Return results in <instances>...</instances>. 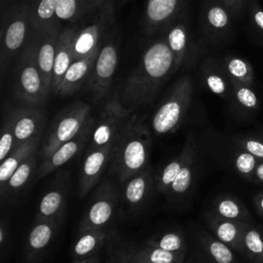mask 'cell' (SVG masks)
<instances>
[{
	"label": "cell",
	"mask_w": 263,
	"mask_h": 263,
	"mask_svg": "<svg viewBox=\"0 0 263 263\" xmlns=\"http://www.w3.org/2000/svg\"><path fill=\"white\" fill-rule=\"evenodd\" d=\"M175 72L173 53L159 35L145 47L138 65L117 88L121 104L133 112L150 105Z\"/></svg>",
	"instance_id": "cell-1"
},
{
	"label": "cell",
	"mask_w": 263,
	"mask_h": 263,
	"mask_svg": "<svg viewBox=\"0 0 263 263\" xmlns=\"http://www.w3.org/2000/svg\"><path fill=\"white\" fill-rule=\"evenodd\" d=\"M151 137L144 116L133 112L112 147L109 168L120 184L149 166Z\"/></svg>",
	"instance_id": "cell-2"
},
{
	"label": "cell",
	"mask_w": 263,
	"mask_h": 263,
	"mask_svg": "<svg viewBox=\"0 0 263 263\" xmlns=\"http://www.w3.org/2000/svg\"><path fill=\"white\" fill-rule=\"evenodd\" d=\"M192 95L193 82L189 75L175 81L151 118V128L155 135L165 136L179 128L190 107Z\"/></svg>",
	"instance_id": "cell-3"
},
{
	"label": "cell",
	"mask_w": 263,
	"mask_h": 263,
	"mask_svg": "<svg viewBox=\"0 0 263 263\" xmlns=\"http://www.w3.org/2000/svg\"><path fill=\"white\" fill-rule=\"evenodd\" d=\"M12 93L17 101L33 106H42L49 96L37 65L30 37L21 50L12 71Z\"/></svg>",
	"instance_id": "cell-4"
},
{
	"label": "cell",
	"mask_w": 263,
	"mask_h": 263,
	"mask_svg": "<svg viewBox=\"0 0 263 263\" xmlns=\"http://www.w3.org/2000/svg\"><path fill=\"white\" fill-rule=\"evenodd\" d=\"M31 34L30 2L23 0L12 5L3 14L0 39V70L4 77L5 70L15 54L23 50Z\"/></svg>",
	"instance_id": "cell-5"
},
{
	"label": "cell",
	"mask_w": 263,
	"mask_h": 263,
	"mask_svg": "<svg viewBox=\"0 0 263 263\" xmlns=\"http://www.w3.org/2000/svg\"><path fill=\"white\" fill-rule=\"evenodd\" d=\"M93 119L90 105L84 102H75L64 108L55 116L39 152L42 160L61 145L77 137Z\"/></svg>",
	"instance_id": "cell-6"
},
{
	"label": "cell",
	"mask_w": 263,
	"mask_h": 263,
	"mask_svg": "<svg viewBox=\"0 0 263 263\" xmlns=\"http://www.w3.org/2000/svg\"><path fill=\"white\" fill-rule=\"evenodd\" d=\"M81 21V26L75 27L73 38L74 59L84 58L101 48L105 36L115 25L113 0H108L99 9L87 14Z\"/></svg>",
	"instance_id": "cell-7"
},
{
	"label": "cell",
	"mask_w": 263,
	"mask_h": 263,
	"mask_svg": "<svg viewBox=\"0 0 263 263\" xmlns=\"http://www.w3.org/2000/svg\"><path fill=\"white\" fill-rule=\"evenodd\" d=\"M118 49V31L114 25L105 36L86 83L93 102H100L110 91L112 80L117 68Z\"/></svg>",
	"instance_id": "cell-8"
},
{
	"label": "cell",
	"mask_w": 263,
	"mask_h": 263,
	"mask_svg": "<svg viewBox=\"0 0 263 263\" xmlns=\"http://www.w3.org/2000/svg\"><path fill=\"white\" fill-rule=\"evenodd\" d=\"M161 35L173 53L176 71L183 67H190L203 50L202 43L195 38L191 30L188 10L174 20Z\"/></svg>",
	"instance_id": "cell-9"
},
{
	"label": "cell",
	"mask_w": 263,
	"mask_h": 263,
	"mask_svg": "<svg viewBox=\"0 0 263 263\" xmlns=\"http://www.w3.org/2000/svg\"><path fill=\"white\" fill-rule=\"evenodd\" d=\"M132 113V110L126 109L121 104L117 89L112 92L99 117L95 120L88 147L97 148L113 145Z\"/></svg>",
	"instance_id": "cell-10"
},
{
	"label": "cell",
	"mask_w": 263,
	"mask_h": 263,
	"mask_svg": "<svg viewBox=\"0 0 263 263\" xmlns=\"http://www.w3.org/2000/svg\"><path fill=\"white\" fill-rule=\"evenodd\" d=\"M120 199V192L115 184L104 181L96 191L92 202L81 220L79 230L107 229L115 217Z\"/></svg>",
	"instance_id": "cell-11"
},
{
	"label": "cell",
	"mask_w": 263,
	"mask_h": 263,
	"mask_svg": "<svg viewBox=\"0 0 263 263\" xmlns=\"http://www.w3.org/2000/svg\"><path fill=\"white\" fill-rule=\"evenodd\" d=\"M186 10L188 0H147L142 20L145 35H161L164 29Z\"/></svg>",
	"instance_id": "cell-12"
},
{
	"label": "cell",
	"mask_w": 263,
	"mask_h": 263,
	"mask_svg": "<svg viewBox=\"0 0 263 263\" xmlns=\"http://www.w3.org/2000/svg\"><path fill=\"white\" fill-rule=\"evenodd\" d=\"M60 34L61 30L59 25L41 32H31L30 34V40L35 50L37 65L48 93L51 92L52 70Z\"/></svg>",
	"instance_id": "cell-13"
},
{
	"label": "cell",
	"mask_w": 263,
	"mask_h": 263,
	"mask_svg": "<svg viewBox=\"0 0 263 263\" xmlns=\"http://www.w3.org/2000/svg\"><path fill=\"white\" fill-rule=\"evenodd\" d=\"M233 15L223 4L216 0H206L201 8L200 26L204 37L211 42L226 39L233 27Z\"/></svg>",
	"instance_id": "cell-14"
},
{
	"label": "cell",
	"mask_w": 263,
	"mask_h": 263,
	"mask_svg": "<svg viewBox=\"0 0 263 263\" xmlns=\"http://www.w3.org/2000/svg\"><path fill=\"white\" fill-rule=\"evenodd\" d=\"M40 107L25 104L8 113L7 118L14 134V147L39 136L45 122V113Z\"/></svg>",
	"instance_id": "cell-15"
},
{
	"label": "cell",
	"mask_w": 263,
	"mask_h": 263,
	"mask_svg": "<svg viewBox=\"0 0 263 263\" xmlns=\"http://www.w3.org/2000/svg\"><path fill=\"white\" fill-rule=\"evenodd\" d=\"M113 145L90 148L83 158L79 174L78 194L85 196L99 182L101 176L110 164Z\"/></svg>",
	"instance_id": "cell-16"
},
{
	"label": "cell",
	"mask_w": 263,
	"mask_h": 263,
	"mask_svg": "<svg viewBox=\"0 0 263 263\" xmlns=\"http://www.w3.org/2000/svg\"><path fill=\"white\" fill-rule=\"evenodd\" d=\"M95 120L96 118L77 137L64 143L49 156L43 159L42 163L38 168L37 177H45L52 171L61 167L73 157H75L83 149L85 144L90 141Z\"/></svg>",
	"instance_id": "cell-17"
},
{
	"label": "cell",
	"mask_w": 263,
	"mask_h": 263,
	"mask_svg": "<svg viewBox=\"0 0 263 263\" xmlns=\"http://www.w3.org/2000/svg\"><path fill=\"white\" fill-rule=\"evenodd\" d=\"M122 185L121 199L130 210H139L147 203L155 187L154 174L150 166L127 179Z\"/></svg>",
	"instance_id": "cell-18"
},
{
	"label": "cell",
	"mask_w": 263,
	"mask_h": 263,
	"mask_svg": "<svg viewBox=\"0 0 263 263\" xmlns=\"http://www.w3.org/2000/svg\"><path fill=\"white\" fill-rule=\"evenodd\" d=\"M57 227V221H37L27 237L25 246L26 263H37L43 257L53 239Z\"/></svg>",
	"instance_id": "cell-19"
},
{
	"label": "cell",
	"mask_w": 263,
	"mask_h": 263,
	"mask_svg": "<svg viewBox=\"0 0 263 263\" xmlns=\"http://www.w3.org/2000/svg\"><path fill=\"white\" fill-rule=\"evenodd\" d=\"M99 51L100 49L84 58L74 59L62 79L57 96L67 97L74 95L82 86L86 85Z\"/></svg>",
	"instance_id": "cell-20"
},
{
	"label": "cell",
	"mask_w": 263,
	"mask_h": 263,
	"mask_svg": "<svg viewBox=\"0 0 263 263\" xmlns=\"http://www.w3.org/2000/svg\"><path fill=\"white\" fill-rule=\"evenodd\" d=\"M125 263H183L184 254L164 251L149 245L125 246L116 249Z\"/></svg>",
	"instance_id": "cell-21"
},
{
	"label": "cell",
	"mask_w": 263,
	"mask_h": 263,
	"mask_svg": "<svg viewBox=\"0 0 263 263\" xmlns=\"http://www.w3.org/2000/svg\"><path fill=\"white\" fill-rule=\"evenodd\" d=\"M200 75L202 83L211 92L224 99L231 98L232 83L225 72L222 60L206 58L201 64Z\"/></svg>",
	"instance_id": "cell-22"
},
{
	"label": "cell",
	"mask_w": 263,
	"mask_h": 263,
	"mask_svg": "<svg viewBox=\"0 0 263 263\" xmlns=\"http://www.w3.org/2000/svg\"><path fill=\"white\" fill-rule=\"evenodd\" d=\"M75 34V26H69L61 31L59 37V44L54 58L53 70H52V81H51V92L58 95L62 79L74 61L73 55V38Z\"/></svg>",
	"instance_id": "cell-23"
},
{
	"label": "cell",
	"mask_w": 263,
	"mask_h": 263,
	"mask_svg": "<svg viewBox=\"0 0 263 263\" xmlns=\"http://www.w3.org/2000/svg\"><path fill=\"white\" fill-rule=\"evenodd\" d=\"M194 153H195L194 141H193V138L188 135L182 151L173 159H171L167 163H165L157 172V174L154 175L155 188L159 193L167 194L175 178L177 177V175L179 174L183 165Z\"/></svg>",
	"instance_id": "cell-24"
},
{
	"label": "cell",
	"mask_w": 263,
	"mask_h": 263,
	"mask_svg": "<svg viewBox=\"0 0 263 263\" xmlns=\"http://www.w3.org/2000/svg\"><path fill=\"white\" fill-rule=\"evenodd\" d=\"M66 185L58 183L52 186L40 199L37 221H59L63 216L66 205Z\"/></svg>",
	"instance_id": "cell-25"
},
{
	"label": "cell",
	"mask_w": 263,
	"mask_h": 263,
	"mask_svg": "<svg viewBox=\"0 0 263 263\" xmlns=\"http://www.w3.org/2000/svg\"><path fill=\"white\" fill-rule=\"evenodd\" d=\"M40 142V137L32 138L21 145L15 146L12 151L9 153V155L1 161L0 165V185L1 190L5 187L6 183L12 176V174L15 172V170L18 167V165L28 158L31 154L37 152V148Z\"/></svg>",
	"instance_id": "cell-26"
},
{
	"label": "cell",
	"mask_w": 263,
	"mask_h": 263,
	"mask_svg": "<svg viewBox=\"0 0 263 263\" xmlns=\"http://www.w3.org/2000/svg\"><path fill=\"white\" fill-rule=\"evenodd\" d=\"M31 32H41L59 25L55 10L58 0H29Z\"/></svg>",
	"instance_id": "cell-27"
},
{
	"label": "cell",
	"mask_w": 263,
	"mask_h": 263,
	"mask_svg": "<svg viewBox=\"0 0 263 263\" xmlns=\"http://www.w3.org/2000/svg\"><path fill=\"white\" fill-rule=\"evenodd\" d=\"M108 235V229L106 228L79 230L78 238L72 250L74 257L81 259L96 255L105 243Z\"/></svg>",
	"instance_id": "cell-28"
},
{
	"label": "cell",
	"mask_w": 263,
	"mask_h": 263,
	"mask_svg": "<svg viewBox=\"0 0 263 263\" xmlns=\"http://www.w3.org/2000/svg\"><path fill=\"white\" fill-rule=\"evenodd\" d=\"M225 72L231 83L252 86L255 80V73L252 64L238 55L226 54L222 59Z\"/></svg>",
	"instance_id": "cell-29"
},
{
	"label": "cell",
	"mask_w": 263,
	"mask_h": 263,
	"mask_svg": "<svg viewBox=\"0 0 263 263\" xmlns=\"http://www.w3.org/2000/svg\"><path fill=\"white\" fill-rule=\"evenodd\" d=\"M91 13L89 0H58L55 15L58 22L75 25Z\"/></svg>",
	"instance_id": "cell-30"
},
{
	"label": "cell",
	"mask_w": 263,
	"mask_h": 263,
	"mask_svg": "<svg viewBox=\"0 0 263 263\" xmlns=\"http://www.w3.org/2000/svg\"><path fill=\"white\" fill-rule=\"evenodd\" d=\"M36 153L37 152L31 154L18 165V167L15 170V172L12 174V176L6 183L5 187L1 190L2 196L6 194L8 195V193H15L27 184V182L30 180L33 172L36 168Z\"/></svg>",
	"instance_id": "cell-31"
},
{
	"label": "cell",
	"mask_w": 263,
	"mask_h": 263,
	"mask_svg": "<svg viewBox=\"0 0 263 263\" xmlns=\"http://www.w3.org/2000/svg\"><path fill=\"white\" fill-rule=\"evenodd\" d=\"M146 245L173 252L178 254H186L187 245L185 238L181 232L178 231H166L159 234H155L150 237L146 242Z\"/></svg>",
	"instance_id": "cell-32"
},
{
	"label": "cell",
	"mask_w": 263,
	"mask_h": 263,
	"mask_svg": "<svg viewBox=\"0 0 263 263\" xmlns=\"http://www.w3.org/2000/svg\"><path fill=\"white\" fill-rule=\"evenodd\" d=\"M195 156V153L192 154L187 162L183 165V167L175 178L166 195L172 198H180L189 191L194 178Z\"/></svg>",
	"instance_id": "cell-33"
},
{
	"label": "cell",
	"mask_w": 263,
	"mask_h": 263,
	"mask_svg": "<svg viewBox=\"0 0 263 263\" xmlns=\"http://www.w3.org/2000/svg\"><path fill=\"white\" fill-rule=\"evenodd\" d=\"M203 251L215 263H233L234 256L229 246L219 240L217 237L202 235L200 239Z\"/></svg>",
	"instance_id": "cell-34"
},
{
	"label": "cell",
	"mask_w": 263,
	"mask_h": 263,
	"mask_svg": "<svg viewBox=\"0 0 263 263\" xmlns=\"http://www.w3.org/2000/svg\"><path fill=\"white\" fill-rule=\"evenodd\" d=\"M211 228L215 236L228 246L235 247L239 242L240 231L238 225L233 220L228 219H213L210 222Z\"/></svg>",
	"instance_id": "cell-35"
},
{
	"label": "cell",
	"mask_w": 263,
	"mask_h": 263,
	"mask_svg": "<svg viewBox=\"0 0 263 263\" xmlns=\"http://www.w3.org/2000/svg\"><path fill=\"white\" fill-rule=\"evenodd\" d=\"M231 98L238 107L248 111L256 110L259 105L258 97L250 85L232 83Z\"/></svg>",
	"instance_id": "cell-36"
},
{
	"label": "cell",
	"mask_w": 263,
	"mask_h": 263,
	"mask_svg": "<svg viewBox=\"0 0 263 263\" xmlns=\"http://www.w3.org/2000/svg\"><path fill=\"white\" fill-rule=\"evenodd\" d=\"M215 212L220 218L228 220H237L241 216L239 203L230 197H221L215 203Z\"/></svg>",
	"instance_id": "cell-37"
},
{
	"label": "cell",
	"mask_w": 263,
	"mask_h": 263,
	"mask_svg": "<svg viewBox=\"0 0 263 263\" xmlns=\"http://www.w3.org/2000/svg\"><path fill=\"white\" fill-rule=\"evenodd\" d=\"M247 13L252 29L263 40V7L259 0H248Z\"/></svg>",
	"instance_id": "cell-38"
},
{
	"label": "cell",
	"mask_w": 263,
	"mask_h": 263,
	"mask_svg": "<svg viewBox=\"0 0 263 263\" xmlns=\"http://www.w3.org/2000/svg\"><path fill=\"white\" fill-rule=\"evenodd\" d=\"M14 134L12 124L8 118H6L3 126V133L0 140V160L3 161L14 148Z\"/></svg>",
	"instance_id": "cell-39"
},
{
	"label": "cell",
	"mask_w": 263,
	"mask_h": 263,
	"mask_svg": "<svg viewBox=\"0 0 263 263\" xmlns=\"http://www.w3.org/2000/svg\"><path fill=\"white\" fill-rule=\"evenodd\" d=\"M243 245L252 255H263V239L260 232H258L257 230L250 229L245 233Z\"/></svg>",
	"instance_id": "cell-40"
},
{
	"label": "cell",
	"mask_w": 263,
	"mask_h": 263,
	"mask_svg": "<svg viewBox=\"0 0 263 263\" xmlns=\"http://www.w3.org/2000/svg\"><path fill=\"white\" fill-rule=\"evenodd\" d=\"M256 158V156L249 152H240L234 158V166L239 174L249 176L255 171Z\"/></svg>",
	"instance_id": "cell-41"
},
{
	"label": "cell",
	"mask_w": 263,
	"mask_h": 263,
	"mask_svg": "<svg viewBox=\"0 0 263 263\" xmlns=\"http://www.w3.org/2000/svg\"><path fill=\"white\" fill-rule=\"evenodd\" d=\"M223 4L231 12L235 20L240 18L247 12L248 0H216Z\"/></svg>",
	"instance_id": "cell-42"
},
{
	"label": "cell",
	"mask_w": 263,
	"mask_h": 263,
	"mask_svg": "<svg viewBox=\"0 0 263 263\" xmlns=\"http://www.w3.org/2000/svg\"><path fill=\"white\" fill-rule=\"evenodd\" d=\"M243 149L253 154L254 156L258 157V158H263V143L260 141H256L253 139H248L241 142L240 144Z\"/></svg>",
	"instance_id": "cell-43"
},
{
	"label": "cell",
	"mask_w": 263,
	"mask_h": 263,
	"mask_svg": "<svg viewBox=\"0 0 263 263\" xmlns=\"http://www.w3.org/2000/svg\"><path fill=\"white\" fill-rule=\"evenodd\" d=\"M8 238H9V232H8V227L5 224V221L2 220L1 225H0V247H1V253L5 252L6 246L8 245Z\"/></svg>",
	"instance_id": "cell-44"
},
{
	"label": "cell",
	"mask_w": 263,
	"mask_h": 263,
	"mask_svg": "<svg viewBox=\"0 0 263 263\" xmlns=\"http://www.w3.org/2000/svg\"><path fill=\"white\" fill-rule=\"evenodd\" d=\"M107 263H125V262L122 259V257L120 256V254L117 252V250L115 249L113 254L109 257V260Z\"/></svg>",
	"instance_id": "cell-45"
},
{
	"label": "cell",
	"mask_w": 263,
	"mask_h": 263,
	"mask_svg": "<svg viewBox=\"0 0 263 263\" xmlns=\"http://www.w3.org/2000/svg\"><path fill=\"white\" fill-rule=\"evenodd\" d=\"M73 263H99V257L98 255H92L90 257H86V258H81V259H77L75 260Z\"/></svg>",
	"instance_id": "cell-46"
},
{
	"label": "cell",
	"mask_w": 263,
	"mask_h": 263,
	"mask_svg": "<svg viewBox=\"0 0 263 263\" xmlns=\"http://www.w3.org/2000/svg\"><path fill=\"white\" fill-rule=\"evenodd\" d=\"M108 0H89L90 3V9L91 12L96 11L97 9H99L102 5H104Z\"/></svg>",
	"instance_id": "cell-47"
},
{
	"label": "cell",
	"mask_w": 263,
	"mask_h": 263,
	"mask_svg": "<svg viewBox=\"0 0 263 263\" xmlns=\"http://www.w3.org/2000/svg\"><path fill=\"white\" fill-rule=\"evenodd\" d=\"M255 174L257 179H259L260 181L263 182V162L260 163L256 168H255Z\"/></svg>",
	"instance_id": "cell-48"
},
{
	"label": "cell",
	"mask_w": 263,
	"mask_h": 263,
	"mask_svg": "<svg viewBox=\"0 0 263 263\" xmlns=\"http://www.w3.org/2000/svg\"><path fill=\"white\" fill-rule=\"evenodd\" d=\"M259 204H260V208L263 210V195L261 196V198L259 200Z\"/></svg>",
	"instance_id": "cell-49"
},
{
	"label": "cell",
	"mask_w": 263,
	"mask_h": 263,
	"mask_svg": "<svg viewBox=\"0 0 263 263\" xmlns=\"http://www.w3.org/2000/svg\"><path fill=\"white\" fill-rule=\"evenodd\" d=\"M120 1H125V0H120Z\"/></svg>",
	"instance_id": "cell-50"
}]
</instances>
